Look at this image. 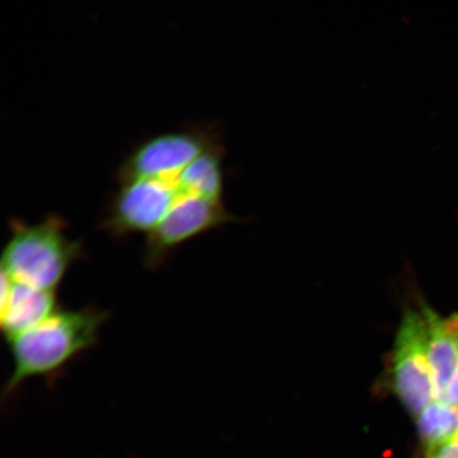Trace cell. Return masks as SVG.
I'll use <instances>...</instances> for the list:
<instances>
[{"mask_svg":"<svg viewBox=\"0 0 458 458\" xmlns=\"http://www.w3.org/2000/svg\"><path fill=\"white\" fill-rule=\"evenodd\" d=\"M427 326V352L437 391L442 398L452 376L458 369V313L440 317L428 306H421Z\"/></svg>","mask_w":458,"mask_h":458,"instance_id":"ba28073f","label":"cell"},{"mask_svg":"<svg viewBox=\"0 0 458 458\" xmlns=\"http://www.w3.org/2000/svg\"><path fill=\"white\" fill-rule=\"evenodd\" d=\"M428 458H433V457L431 456V457H428Z\"/></svg>","mask_w":458,"mask_h":458,"instance_id":"7c38bea8","label":"cell"},{"mask_svg":"<svg viewBox=\"0 0 458 458\" xmlns=\"http://www.w3.org/2000/svg\"><path fill=\"white\" fill-rule=\"evenodd\" d=\"M433 458H458V435L443 446L434 452Z\"/></svg>","mask_w":458,"mask_h":458,"instance_id":"8fae6325","label":"cell"},{"mask_svg":"<svg viewBox=\"0 0 458 458\" xmlns=\"http://www.w3.org/2000/svg\"><path fill=\"white\" fill-rule=\"evenodd\" d=\"M220 124L200 123L147 137L131 148L114 171L118 182L179 174L210 148L222 145Z\"/></svg>","mask_w":458,"mask_h":458,"instance_id":"277c9868","label":"cell"},{"mask_svg":"<svg viewBox=\"0 0 458 458\" xmlns=\"http://www.w3.org/2000/svg\"><path fill=\"white\" fill-rule=\"evenodd\" d=\"M237 220L229 214L225 200L188 194L172 206L156 231L147 236L145 265L151 270L158 268L182 244Z\"/></svg>","mask_w":458,"mask_h":458,"instance_id":"8992f818","label":"cell"},{"mask_svg":"<svg viewBox=\"0 0 458 458\" xmlns=\"http://www.w3.org/2000/svg\"><path fill=\"white\" fill-rule=\"evenodd\" d=\"M9 227L2 273L14 283L56 292L68 271L85 258L82 240L68 236V223L59 215L50 214L33 225L13 217Z\"/></svg>","mask_w":458,"mask_h":458,"instance_id":"7a4b0ae2","label":"cell"},{"mask_svg":"<svg viewBox=\"0 0 458 458\" xmlns=\"http://www.w3.org/2000/svg\"><path fill=\"white\" fill-rule=\"evenodd\" d=\"M445 403L458 411V369L446 386L442 398Z\"/></svg>","mask_w":458,"mask_h":458,"instance_id":"30bf717a","label":"cell"},{"mask_svg":"<svg viewBox=\"0 0 458 458\" xmlns=\"http://www.w3.org/2000/svg\"><path fill=\"white\" fill-rule=\"evenodd\" d=\"M59 309L56 292L14 283L2 273L0 325L7 341L36 327Z\"/></svg>","mask_w":458,"mask_h":458,"instance_id":"52a82bcc","label":"cell"},{"mask_svg":"<svg viewBox=\"0 0 458 458\" xmlns=\"http://www.w3.org/2000/svg\"><path fill=\"white\" fill-rule=\"evenodd\" d=\"M394 392L404 408L418 416L437 400L427 352V326L420 312L405 311L399 325L391 363Z\"/></svg>","mask_w":458,"mask_h":458,"instance_id":"5b68a950","label":"cell"},{"mask_svg":"<svg viewBox=\"0 0 458 458\" xmlns=\"http://www.w3.org/2000/svg\"><path fill=\"white\" fill-rule=\"evenodd\" d=\"M182 171L171 175L118 182V189L100 222L101 231L117 239L136 233L148 236L177 200L188 194L199 196L187 186Z\"/></svg>","mask_w":458,"mask_h":458,"instance_id":"3957f363","label":"cell"},{"mask_svg":"<svg viewBox=\"0 0 458 458\" xmlns=\"http://www.w3.org/2000/svg\"><path fill=\"white\" fill-rule=\"evenodd\" d=\"M110 313L95 306L78 310L59 309L44 322L8 340L13 370L3 399L15 396L32 377L55 382L73 360L94 348Z\"/></svg>","mask_w":458,"mask_h":458,"instance_id":"6da1fadb","label":"cell"},{"mask_svg":"<svg viewBox=\"0 0 458 458\" xmlns=\"http://www.w3.org/2000/svg\"><path fill=\"white\" fill-rule=\"evenodd\" d=\"M418 432L431 454L458 435V411L435 400L416 416Z\"/></svg>","mask_w":458,"mask_h":458,"instance_id":"9c48e42d","label":"cell"}]
</instances>
